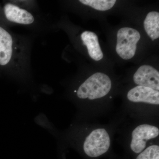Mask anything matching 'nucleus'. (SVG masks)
Listing matches in <instances>:
<instances>
[{
	"instance_id": "1",
	"label": "nucleus",
	"mask_w": 159,
	"mask_h": 159,
	"mask_svg": "<svg viewBox=\"0 0 159 159\" xmlns=\"http://www.w3.org/2000/svg\"><path fill=\"white\" fill-rule=\"evenodd\" d=\"M111 88L110 78L105 74L97 73L80 85L77 91L80 99L91 100L99 99L108 93Z\"/></svg>"
},
{
	"instance_id": "2",
	"label": "nucleus",
	"mask_w": 159,
	"mask_h": 159,
	"mask_svg": "<svg viewBox=\"0 0 159 159\" xmlns=\"http://www.w3.org/2000/svg\"><path fill=\"white\" fill-rule=\"evenodd\" d=\"M141 38L140 33L130 28H123L117 33L116 51L119 56L124 60L132 58L135 54L137 44Z\"/></svg>"
},
{
	"instance_id": "3",
	"label": "nucleus",
	"mask_w": 159,
	"mask_h": 159,
	"mask_svg": "<svg viewBox=\"0 0 159 159\" xmlns=\"http://www.w3.org/2000/svg\"><path fill=\"white\" fill-rule=\"evenodd\" d=\"M110 145V138L107 131L103 129H98L86 138L84 150L88 156L96 157L106 152Z\"/></svg>"
},
{
	"instance_id": "4",
	"label": "nucleus",
	"mask_w": 159,
	"mask_h": 159,
	"mask_svg": "<svg viewBox=\"0 0 159 159\" xmlns=\"http://www.w3.org/2000/svg\"><path fill=\"white\" fill-rule=\"evenodd\" d=\"M159 129L153 125L143 124L134 129L132 134L130 148L135 153L142 152L146 147L148 140L158 136Z\"/></svg>"
},
{
	"instance_id": "5",
	"label": "nucleus",
	"mask_w": 159,
	"mask_h": 159,
	"mask_svg": "<svg viewBox=\"0 0 159 159\" xmlns=\"http://www.w3.org/2000/svg\"><path fill=\"white\" fill-rule=\"evenodd\" d=\"M133 79L134 82L139 86L159 91V72L151 66H140L134 74Z\"/></svg>"
},
{
	"instance_id": "6",
	"label": "nucleus",
	"mask_w": 159,
	"mask_h": 159,
	"mask_svg": "<svg viewBox=\"0 0 159 159\" xmlns=\"http://www.w3.org/2000/svg\"><path fill=\"white\" fill-rule=\"evenodd\" d=\"M127 98L131 102L159 104V91L142 86H138L129 91Z\"/></svg>"
},
{
	"instance_id": "7",
	"label": "nucleus",
	"mask_w": 159,
	"mask_h": 159,
	"mask_svg": "<svg viewBox=\"0 0 159 159\" xmlns=\"http://www.w3.org/2000/svg\"><path fill=\"white\" fill-rule=\"evenodd\" d=\"M4 11L7 19L12 22L30 25L34 21V17L29 11L10 3L5 5Z\"/></svg>"
},
{
	"instance_id": "8",
	"label": "nucleus",
	"mask_w": 159,
	"mask_h": 159,
	"mask_svg": "<svg viewBox=\"0 0 159 159\" xmlns=\"http://www.w3.org/2000/svg\"><path fill=\"white\" fill-rule=\"evenodd\" d=\"M13 40L9 32L0 27V65L6 66L12 58Z\"/></svg>"
},
{
	"instance_id": "9",
	"label": "nucleus",
	"mask_w": 159,
	"mask_h": 159,
	"mask_svg": "<svg viewBox=\"0 0 159 159\" xmlns=\"http://www.w3.org/2000/svg\"><path fill=\"white\" fill-rule=\"evenodd\" d=\"M81 38L83 44L87 48L89 55L92 59L98 61L103 58V54L97 34L92 31H85L81 34Z\"/></svg>"
},
{
	"instance_id": "10",
	"label": "nucleus",
	"mask_w": 159,
	"mask_h": 159,
	"mask_svg": "<svg viewBox=\"0 0 159 159\" xmlns=\"http://www.w3.org/2000/svg\"><path fill=\"white\" fill-rule=\"evenodd\" d=\"M145 31L152 41L159 37V13L151 11L147 14L144 22Z\"/></svg>"
},
{
	"instance_id": "11",
	"label": "nucleus",
	"mask_w": 159,
	"mask_h": 159,
	"mask_svg": "<svg viewBox=\"0 0 159 159\" xmlns=\"http://www.w3.org/2000/svg\"><path fill=\"white\" fill-rule=\"evenodd\" d=\"M116 0H80V2L84 5L91 6L99 11H106L113 7Z\"/></svg>"
},
{
	"instance_id": "12",
	"label": "nucleus",
	"mask_w": 159,
	"mask_h": 159,
	"mask_svg": "<svg viewBox=\"0 0 159 159\" xmlns=\"http://www.w3.org/2000/svg\"><path fill=\"white\" fill-rule=\"evenodd\" d=\"M136 159H159L158 145L149 146L140 153Z\"/></svg>"
}]
</instances>
